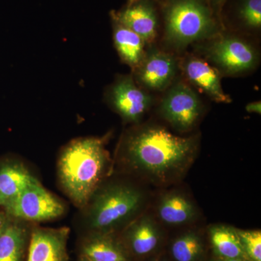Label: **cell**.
Segmentation results:
<instances>
[{
	"label": "cell",
	"instance_id": "28",
	"mask_svg": "<svg viewBox=\"0 0 261 261\" xmlns=\"http://www.w3.org/2000/svg\"><path fill=\"white\" fill-rule=\"evenodd\" d=\"M79 261H89V260H87V259L86 258V257L82 256V255H80V258H79Z\"/></svg>",
	"mask_w": 261,
	"mask_h": 261
},
{
	"label": "cell",
	"instance_id": "15",
	"mask_svg": "<svg viewBox=\"0 0 261 261\" xmlns=\"http://www.w3.org/2000/svg\"><path fill=\"white\" fill-rule=\"evenodd\" d=\"M160 231L152 219L143 216L130 223L124 232L127 247L137 256H145L159 246Z\"/></svg>",
	"mask_w": 261,
	"mask_h": 261
},
{
	"label": "cell",
	"instance_id": "7",
	"mask_svg": "<svg viewBox=\"0 0 261 261\" xmlns=\"http://www.w3.org/2000/svg\"><path fill=\"white\" fill-rule=\"evenodd\" d=\"M105 94L108 106L126 123H138L152 104V97L137 86L132 75L117 76Z\"/></svg>",
	"mask_w": 261,
	"mask_h": 261
},
{
	"label": "cell",
	"instance_id": "21",
	"mask_svg": "<svg viewBox=\"0 0 261 261\" xmlns=\"http://www.w3.org/2000/svg\"><path fill=\"white\" fill-rule=\"evenodd\" d=\"M238 15L247 28L258 30L261 27V0H241Z\"/></svg>",
	"mask_w": 261,
	"mask_h": 261
},
{
	"label": "cell",
	"instance_id": "18",
	"mask_svg": "<svg viewBox=\"0 0 261 261\" xmlns=\"http://www.w3.org/2000/svg\"><path fill=\"white\" fill-rule=\"evenodd\" d=\"M158 213L165 224L178 226L190 222L195 218L196 209L191 201L181 194L169 193L160 201Z\"/></svg>",
	"mask_w": 261,
	"mask_h": 261
},
{
	"label": "cell",
	"instance_id": "24",
	"mask_svg": "<svg viewBox=\"0 0 261 261\" xmlns=\"http://www.w3.org/2000/svg\"><path fill=\"white\" fill-rule=\"evenodd\" d=\"M247 112L251 113H257L260 114L261 113V102L260 101L249 103L246 106Z\"/></svg>",
	"mask_w": 261,
	"mask_h": 261
},
{
	"label": "cell",
	"instance_id": "5",
	"mask_svg": "<svg viewBox=\"0 0 261 261\" xmlns=\"http://www.w3.org/2000/svg\"><path fill=\"white\" fill-rule=\"evenodd\" d=\"M211 39L202 53L220 73L241 75L257 66L259 58L256 49L245 39L222 34Z\"/></svg>",
	"mask_w": 261,
	"mask_h": 261
},
{
	"label": "cell",
	"instance_id": "10",
	"mask_svg": "<svg viewBox=\"0 0 261 261\" xmlns=\"http://www.w3.org/2000/svg\"><path fill=\"white\" fill-rule=\"evenodd\" d=\"M68 227L32 230L27 261H68Z\"/></svg>",
	"mask_w": 261,
	"mask_h": 261
},
{
	"label": "cell",
	"instance_id": "14",
	"mask_svg": "<svg viewBox=\"0 0 261 261\" xmlns=\"http://www.w3.org/2000/svg\"><path fill=\"white\" fill-rule=\"evenodd\" d=\"M80 255L89 261H129L124 245L113 233H89L81 245Z\"/></svg>",
	"mask_w": 261,
	"mask_h": 261
},
{
	"label": "cell",
	"instance_id": "22",
	"mask_svg": "<svg viewBox=\"0 0 261 261\" xmlns=\"http://www.w3.org/2000/svg\"><path fill=\"white\" fill-rule=\"evenodd\" d=\"M247 257L250 261H261L260 231L237 229Z\"/></svg>",
	"mask_w": 261,
	"mask_h": 261
},
{
	"label": "cell",
	"instance_id": "27",
	"mask_svg": "<svg viewBox=\"0 0 261 261\" xmlns=\"http://www.w3.org/2000/svg\"><path fill=\"white\" fill-rule=\"evenodd\" d=\"M140 1V0H128V3H127V5H130L133 4V3H136V2Z\"/></svg>",
	"mask_w": 261,
	"mask_h": 261
},
{
	"label": "cell",
	"instance_id": "2",
	"mask_svg": "<svg viewBox=\"0 0 261 261\" xmlns=\"http://www.w3.org/2000/svg\"><path fill=\"white\" fill-rule=\"evenodd\" d=\"M106 137H81L61 149L58 176L65 194L83 209L106 176L110 160Z\"/></svg>",
	"mask_w": 261,
	"mask_h": 261
},
{
	"label": "cell",
	"instance_id": "1",
	"mask_svg": "<svg viewBox=\"0 0 261 261\" xmlns=\"http://www.w3.org/2000/svg\"><path fill=\"white\" fill-rule=\"evenodd\" d=\"M197 148L195 137H178L155 125L128 130L120 144L127 166L159 183L181 176L195 159Z\"/></svg>",
	"mask_w": 261,
	"mask_h": 261
},
{
	"label": "cell",
	"instance_id": "16",
	"mask_svg": "<svg viewBox=\"0 0 261 261\" xmlns=\"http://www.w3.org/2000/svg\"><path fill=\"white\" fill-rule=\"evenodd\" d=\"M115 48L123 63L135 70L145 58L147 43L140 36L112 18Z\"/></svg>",
	"mask_w": 261,
	"mask_h": 261
},
{
	"label": "cell",
	"instance_id": "8",
	"mask_svg": "<svg viewBox=\"0 0 261 261\" xmlns=\"http://www.w3.org/2000/svg\"><path fill=\"white\" fill-rule=\"evenodd\" d=\"M202 111V102L198 95L181 82L170 87L160 106L163 118L181 132L192 129L200 118Z\"/></svg>",
	"mask_w": 261,
	"mask_h": 261
},
{
	"label": "cell",
	"instance_id": "4",
	"mask_svg": "<svg viewBox=\"0 0 261 261\" xmlns=\"http://www.w3.org/2000/svg\"><path fill=\"white\" fill-rule=\"evenodd\" d=\"M142 202V194L130 185L114 183L99 187L83 208L89 233L114 232L135 216Z\"/></svg>",
	"mask_w": 261,
	"mask_h": 261
},
{
	"label": "cell",
	"instance_id": "25",
	"mask_svg": "<svg viewBox=\"0 0 261 261\" xmlns=\"http://www.w3.org/2000/svg\"><path fill=\"white\" fill-rule=\"evenodd\" d=\"M7 219V215L4 213H0V232H1L2 228H3V226H4V224L5 221Z\"/></svg>",
	"mask_w": 261,
	"mask_h": 261
},
{
	"label": "cell",
	"instance_id": "6",
	"mask_svg": "<svg viewBox=\"0 0 261 261\" xmlns=\"http://www.w3.org/2000/svg\"><path fill=\"white\" fill-rule=\"evenodd\" d=\"M3 208L8 217L29 223L56 219L66 211L64 202L46 190L37 178Z\"/></svg>",
	"mask_w": 261,
	"mask_h": 261
},
{
	"label": "cell",
	"instance_id": "23",
	"mask_svg": "<svg viewBox=\"0 0 261 261\" xmlns=\"http://www.w3.org/2000/svg\"><path fill=\"white\" fill-rule=\"evenodd\" d=\"M207 1L210 5L211 9L214 12L216 16H218L227 0H207Z\"/></svg>",
	"mask_w": 261,
	"mask_h": 261
},
{
	"label": "cell",
	"instance_id": "3",
	"mask_svg": "<svg viewBox=\"0 0 261 261\" xmlns=\"http://www.w3.org/2000/svg\"><path fill=\"white\" fill-rule=\"evenodd\" d=\"M163 18L164 41L173 49H185L221 34L217 16L207 0H168Z\"/></svg>",
	"mask_w": 261,
	"mask_h": 261
},
{
	"label": "cell",
	"instance_id": "12",
	"mask_svg": "<svg viewBox=\"0 0 261 261\" xmlns=\"http://www.w3.org/2000/svg\"><path fill=\"white\" fill-rule=\"evenodd\" d=\"M182 70L189 82L216 102L229 103L231 98L225 94L221 84V73L207 62L197 57H187Z\"/></svg>",
	"mask_w": 261,
	"mask_h": 261
},
{
	"label": "cell",
	"instance_id": "17",
	"mask_svg": "<svg viewBox=\"0 0 261 261\" xmlns=\"http://www.w3.org/2000/svg\"><path fill=\"white\" fill-rule=\"evenodd\" d=\"M36 178L23 163L7 161L0 166V206L4 207L14 200Z\"/></svg>",
	"mask_w": 261,
	"mask_h": 261
},
{
	"label": "cell",
	"instance_id": "20",
	"mask_svg": "<svg viewBox=\"0 0 261 261\" xmlns=\"http://www.w3.org/2000/svg\"><path fill=\"white\" fill-rule=\"evenodd\" d=\"M171 251L176 261H197L203 253V244L197 233L190 231L176 239Z\"/></svg>",
	"mask_w": 261,
	"mask_h": 261
},
{
	"label": "cell",
	"instance_id": "13",
	"mask_svg": "<svg viewBox=\"0 0 261 261\" xmlns=\"http://www.w3.org/2000/svg\"><path fill=\"white\" fill-rule=\"evenodd\" d=\"M32 230L29 222L7 216L0 232V261H23Z\"/></svg>",
	"mask_w": 261,
	"mask_h": 261
},
{
	"label": "cell",
	"instance_id": "19",
	"mask_svg": "<svg viewBox=\"0 0 261 261\" xmlns=\"http://www.w3.org/2000/svg\"><path fill=\"white\" fill-rule=\"evenodd\" d=\"M209 234L215 253L219 258L249 260L235 228L216 225L211 227Z\"/></svg>",
	"mask_w": 261,
	"mask_h": 261
},
{
	"label": "cell",
	"instance_id": "9",
	"mask_svg": "<svg viewBox=\"0 0 261 261\" xmlns=\"http://www.w3.org/2000/svg\"><path fill=\"white\" fill-rule=\"evenodd\" d=\"M134 71L136 83L152 91L167 89L176 76L177 62L169 53L152 47Z\"/></svg>",
	"mask_w": 261,
	"mask_h": 261
},
{
	"label": "cell",
	"instance_id": "26",
	"mask_svg": "<svg viewBox=\"0 0 261 261\" xmlns=\"http://www.w3.org/2000/svg\"><path fill=\"white\" fill-rule=\"evenodd\" d=\"M212 261H250L249 260H244V259H227V258H219Z\"/></svg>",
	"mask_w": 261,
	"mask_h": 261
},
{
	"label": "cell",
	"instance_id": "11",
	"mask_svg": "<svg viewBox=\"0 0 261 261\" xmlns=\"http://www.w3.org/2000/svg\"><path fill=\"white\" fill-rule=\"evenodd\" d=\"M111 18L138 34L146 43L153 42L157 37L159 20L150 0H140L120 11H112Z\"/></svg>",
	"mask_w": 261,
	"mask_h": 261
}]
</instances>
